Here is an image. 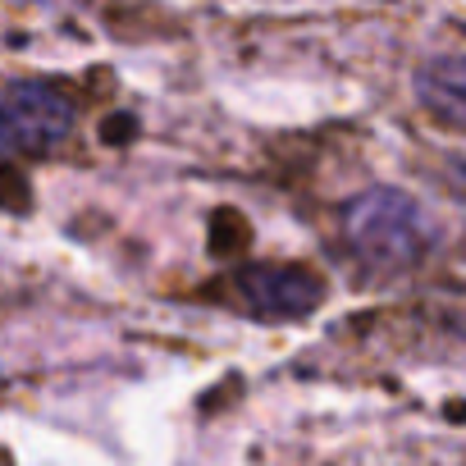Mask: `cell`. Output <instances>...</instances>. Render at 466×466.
Instances as JSON below:
<instances>
[{"instance_id": "obj_2", "label": "cell", "mask_w": 466, "mask_h": 466, "mask_svg": "<svg viewBox=\"0 0 466 466\" xmlns=\"http://www.w3.org/2000/svg\"><path fill=\"white\" fill-rule=\"evenodd\" d=\"M74 128V106L46 83H15L0 92V156H42Z\"/></svg>"}, {"instance_id": "obj_3", "label": "cell", "mask_w": 466, "mask_h": 466, "mask_svg": "<svg viewBox=\"0 0 466 466\" xmlns=\"http://www.w3.org/2000/svg\"><path fill=\"white\" fill-rule=\"evenodd\" d=\"M238 302L261 320H302L320 307L325 284L302 266H252L233 279Z\"/></svg>"}, {"instance_id": "obj_4", "label": "cell", "mask_w": 466, "mask_h": 466, "mask_svg": "<svg viewBox=\"0 0 466 466\" xmlns=\"http://www.w3.org/2000/svg\"><path fill=\"white\" fill-rule=\"evenodd\" d=\"M416 96L430 119H439L452 133H466V56H443L420 65Z\"/></svg>"}, {"instance_id": "obj_1", "label": "cell", "mask_w": 466, "mask_h": 466, "mask_svg": "<svg viewBox=\"0 0 466 466\" xmlns=\"http://www.w3.org/2000/svg\"><path fill=\"white\" fill-rule=\"evenodd\" d=\"M343 233L357 257H366L380 270H398V266H416L420 252L434 243L430 215L398 187H370L361 192L348 215H343Z\"/></svg>"}, {"instance_id": "obj_5", "label": "cell", "mask_w": 466, "mask_h": 466, "mask_svg": "<svg viewBox=\"0 0 466 466\" xmlns=\"http://www.w3.org/2000/svg\"><path fill=\"white\" fill-rule=\"evenodd\" d=\"M452 192L466 201V165H452Z\"/></svg>"}]
</instances>
